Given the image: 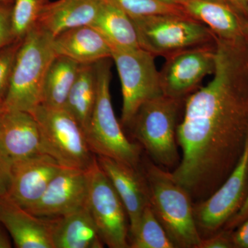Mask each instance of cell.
<instances>
[{
    "label": "cell",
    "instance_id": "44dd1931",
    "mask_svg": "<svg viewBox=\"0 0 248 248\" xmlns=\"http://www.w3.org/2000/svg\"><path fill=\"white\" fill-rule=\"evenodd\" d=\"M91 26L102 34L111 48H141L133 19L109 0H102L97 17Z\"/></svg>",
    "mask_w": 248,
    "mask_h": 248
},
{
    "label": "cell",
    "instance_id": "484cf974",
    "mask_svg": "<svg viewBox=\"0 0 248 248\" xmlns=\"http://www.w3.org/2000/svg\"><path fill=\"white\" fill-rule=\"evenodd\" d=\"M109 1L118 6L131 19L147 17V16H158V15L187 16L181 5L167 4L159 0H109Z\"/></svg>",
    "mask_w": 248,
    "mask_h": 248
},
{
    "label": "cell",
    "instance_id": "8fae6325",
    "mask_svg": "<svg viewBox=\"0 0 248 248\" xmlns=\"http://www.w3.org/2000/svg\"><path fill=\"white\" fill-rule=\"evenodd\" d=\"M216 42L184 49L165 57L159 71L160 85L164 95L186 99L200 88L205 77L215 68Z\"/></svg>",
    "mask_w": 248,
    "mask_h": 248
},
{
    "label": "cell",
    "instance_id": "8d00e7d4",
    "mask_svg": "<svg viewBox=\"0 0 248 248\" xmlns=\"http://www.w3.org/2000/svg\"><path fill=\"white\" fill-rule=\"evenodd\" d=\"M204 1H216V2L223 3V4H228L227 0H204ZM230 5V4H229Z\"/></svg>",
    "mask_w": 248,
    "mask_h": 248
},
{
    "label": "cell",
    "instance_id": "7a4b0ae2",
    "mask_svg": "<svg viewBox=\"0 0 248 248\" xmlns=\"http://www.w3.org/2000/svg\"><path fill=\"white\" fill-rule=\"evenodd\" d=\"M141 166L148 184L150 205L174 248H199L202 236L190 194L173 179L171 172L148 158L142 159Z\"/></svg>",
    "mask_w": 248,
    "mask_h": 248
},
{
    "label": "cell",
    "instance_id": "e0dca14e",
    "mask_svg": "<svg viewBox=\"0 0 248 248\" xmlns=\"http://www.w3.org/2000/svg\"><path fill=\"white\" fill-rule=\"evenodd\" d=\"M180 5L187 16L206 26L218 39L248 45L246 19L229 4L204 0H184Z\"/></svg>",
    "mask_w": 248,
    "mask_h": 248
},
{
    "label": "cell",
    "instance_id": "9c48e42d",
    "mask_svg": "<svg viewBox=\"0 0 248 248\" xmlns=\"http://www.w3.org/2000/svg\"><path fill=\"white\" fill-rule=\"evenodd\" d=\"M248 195V141L239 162L210 197L193 204L196 225L202 239L218 232L244 205Z\"/></svg>",
    "mask_w": 248,
    "mask_h": 248
},
{
    "label": "cell",
    "instance_id": "4fadbf2b",
    "mask_svg": "<svg viewBox=\"0 0 248 248\" xmlns=\"http://www.w3.org/2000/svg\"><path fill=\"white\" fill-rule=\"evenodd\" d=\"M97 159L126 210L130 236L138 229L142 213L150 204L148 184L141 165L133 167L103 156H97Z\"/></svg>",
    "mask_w": 248,
    "mask_h": 248
},
{
    "label": "cell",
    "instance_id": "d4e9b609",
    "mask_svg": "<svg viewBox=\"0 0 248 248\" xmlns=\"http://www.w3.org/2000/svg\"><path fill=\"white\" fill-rule=\"evenodd\" d=\"M52 0H14L13 31L16 40H22L37 25L41 14Z\"/></svg>",
    "mask_w": 248,
    "mask_h": 248
},
{
    "label": "cell",
    "instance_id": "5bb4252c",
    "mask_svg": "<svg viewBox=\"0 0 248 248\" xmlns=\"http://www.w3.org/2000/svg\"><path fill=\"white\" fill-rule=\"evenodd\" d=\"M62 168L56 160L45 153L14 163L8 197L28 210L38 202Z\"/></svg>",
    "mask_w": 248,
    "mask_h": 248
},
{
    "label": "cell",
    "instance_id": "52a82bcc",
    "mask_svg": "<svg viewBox=\"0 0 248 248\" xmlns=\"http://www.w3.org/2000/svg\"><path fill=\"white\" fill-rule=\"evenodd\" d=\"M132 19L140 46L155 56L166 57L216 40L206 26L188 16L158 15Z\"/></svg>",
    "mask_w": 248,
    "mask_h": 248
},
{
    "label": "cell",
    "instance_id": "2e32d148",
    "mask_svg": "<svg viewBox=\"0 0 248 248\" xmlns=\"http://www.w3.org/2000/svg\"><path fill=\"white\" fill-rule=\"evenodd\" d=\"M0 223L18 248H54L51 219L32 215L8 197L0 200Z\"/></svg>",
    "mask_w": 248,
    "mask_h": 248
},
{
    "label": "cell",
    "instance_id": "74e56055",
    "mask_svg": "<svg viewBox=\"0 0 248 248\" xmlns=\"http://www.w3.org/2000/svg\"><path fill=\"white\" fill-rule=\"evenodd\" d=\"M246 27H247V38H248V5L247 8V11H246Z\"/></svg>",
    "mask_w": 248,
    "mask_h": 248
},
{
    "label": "cell",
    "instance_id": "5b68a950",
    "mask_svg": "<svg viewBox=\"0 0 248 248\" xmlns=\"http://www.w3.org/2000/svg\"><path fill=\"white\" fill-rule=\"evenodd\" d=\"M184 100L164 94L153 98L140 107L127 126L150 159L165 169H174L180 161L177 122Z\"/></svg>",
    "mask_w": 248,
    "mask_h": 248
},
{
    "label": "cell",
    "instance_id": "e575fe53",
    "mask_svg": "<svg viewBox=\"0 0 248 248\" xmlns=\"http://www.w3.org/2000/svg\"><path fill=\"white\" fill-rule=\"evenodd\" d=\"M159 1H162V2L164 3H167V4L180 5L184 0H159Z\"/></svg>",
    "mask_w": 248,
    "mask_h": 248
},
{
    "label": "cell",
    "instance_id": "f546056e",
    "mask_svg": "<svg viewBox=\"0 0 248 248\" xmlns=\"http://www.w3.org/2000/svg\"><path fill=\"white\" fill-rule=\"evenodd\" d=\"M12 164L0 153V200L9 196L12 178Z\"/></svg>",
    "mask_w": 248,
    "mask_h": 248
},
{
    "label": "cell",
    "instance_id": "ac0fdd59",
    "mask_svg": "<svg viewBox=\"0 0 248 248\" xmlns=\"http://www.w3.org/2000/svg\"><path fill=\"white\" fill-rule=\"evenodd\" d=\"M57 55L79 63L91 64L112 58V48L102 34L91 25L70 29L53 37Z\"/></svg>",
    "mask_w": 248,
    "mask_h": 248
},
{
    "label": "cell",
    "instance_id": "d590c367",
    "mask_svg": "<svg viewBox=\"0 0 248 248\" xmlns=\"http://www.w3.org/2000/svg\"><path fill=\"white\" fill-rule=\"evenodd\" d=\"M4 107L2 104H0V122H1V118H2V116L4 113Z\"/></svg>",
    "mask_w": 248,
    "mask_h": 248
},
{
    "label": "cell",
    "instance_id": "d6986e66",
    "mask_svg": "<svg viewBox=\"0 0 248 248\" xmlns=\"http://www.w3.org/2000/svg\"><path fill=\"white\" fill-rule=\"evenodd\" d=\"M50 219L54 248H104L89 204L73 213Z\"/></svg>",
    "mask_w": 248,
    "mask_h": 248
},
{
    "label": "cell",
    "instance_id": "277c9868",
    "mask_svg": "<svg viewBox=\"0 0 248 248\" xmlns=\"http://www.w3.org/2000/svg\"><path fill=\"white\" fill-rule=\"evenodd\" d=\"M110 59L95 63L97 99L89 125L84 130L90 148L97 156H107L133 167L142 162V148L130 141L116 117L110 95Z\"/></svg>",
    "mask_w": 248,
    "mask_h": 248
},
{
    "label": "cell",
    "instance_id": "d6a6232c",
    "mask_svg": "<svg viewBox=\"0 0 248 248\" xmlns=\"http://www.w3.org/2000/svg\"><path fill=\"white\" fill-rule=\"evenodd\" d=\"M231 7L246 19L248 0H227Z\"/></svg>",
    "mask_w": 248,
    "mask_h": 248
},
{
    "label": "cell",
    "instance_id": "ffe728a7",
    "mask_svg": "<svg viewBox=\"0 0 248 248\" xmlns=\"http://www.w3.org/2000/svg\"><path fill=\"white\" fill-rule=\"evenodd\" d=\"M102 0H56L44 10L37 25L53 37L74 28L91 25L97 17Z\"/></svg>",
    "mask_w": 248,
    "mask_h": 248
},
{
    "label": "cell",
    "instance_id": "7402d4cb",
    "mask_svg": "<svg viewBox=\"0 0 248 248\" xmlns=\"http://www.w3.org/2000/svg\"><path fill=\"white\" fill-rule=\"evenodd\" d=\"M95 63L80 64L76 81L70 91L64 107L84 130L89 125L97 99Z\"/></svg>",
    "mask_w": 248,
    "mask_h": 248
},
{
    "label": "cell",
    "instance_id": "4dcf8cb0",
    "mask_svg": "<svg viewBox=\"0 0 248 248\" xmlns=\"http://www.w3.org/2000/svg\"><path fill=\"white\" fill-rule=\"evenodd\" d=\"M234 248H248V217L232 231Z\"/></svg>",
    "mask_w": 248,
    "mask_h": 248
},
{
    "label": "cell",
    "instance_id": "f35d334b",
    "mask_svg": "<svg viewBox=\"0 0 248 248\" xmlns=\"http://www.w3.org/2000/svg\"><path fill=\"white\" fill-rule=\"evenodd\" d=\"M1 2L9 3L14 4V0H0Z\"/></svg>",
    "mask_w": 248,
    "mask_h": 248
},
{
    "label": "cell",
    "instance_id": "30bf717a",
    "mask_svg": "<svg viewBox=\"0 0 248 248\" xmlns=\"http://www.w3.org/2000/svg\"><path fill=\"white\" fill-rule=\"evenodd\" d=\"M89 208L104 245L128 248L126 210L108 178L97 162L89 170Z\"/></svg>",
    "mask_w": 248,
    "mask_h": 248
},
{
    "label": "cell",
    "instance_id": "1f68e13d",
    "mask_svg": "<svg viewBox=\"0 0 248 248\" xmlns=\"http://www.w3.org/2000/svg\"><path fill=\"white\" fill-rule=\"evenodd\" d=\"M248 217V195L246 202L240 209L239 212L234 215L232 218L226 223V226L223 229L230 230V231H234L239 225L241 224L243 221Z\"/></svg>",
    "mask_w": 248,
    "mask_h": 248
},
{
    "label": "cell",
    "instance_id": "f1b7e54d",
    "mask_svg": "<svg viewBox=\"0 0 248 248\" xmlns=\"http://www.w3.org/2000/svg\"><path fill=\"white\" fill-rule=\"evenodd\" d=\"M232 231L222 229L212 236L202 239L199 248H234Z\"/></svg>",
    "mask_w": 248,
    "mask_h": 248
},
{
    "label": "cell",
    "instance_id": "7c38bea8",
    "mask_svg": "<svg viewBox=\"0 0 248 248\" xmlns=\"http://www.w3.org/2000/svg\"><path fill=\"white\" fill-rule=\"evenodd\" d=\"M89 170L62 168L38 202L28 212L42 218H56L88 205Z\"/></svg>",
    "mask_w": 248,
    "mask_h": 248
},
{
    "label": "cell",
    "instance_id": "9a60e30c",
    "mask_svg": "<svg viewBox=\"0 0 248 248\" xmlns=\"http://www.w3.org/2000/svg\"><path fill=\"white\" fill-rule=\"evenodd\" d=\"M0 153L11 164L42 153L40 129L32 114L5 110L0 122Z\"/></svg>",
    "mask_w": 248,
    "mask_h": 248
},
{
    "label": "cell",
    "instance_id": "ba28073f",
    "mask_svg": "<svg viewBox=\"0 0 248 248\" xmlns=\"http://www.w3.org/2000/svg\"><path fill=\"white\" fill-rule=\"evenodd\" d=\"M112 48L122 84V125L127 127L140 107L163 94L154 55L144 49Z\"/></svg>",
    "mask_w": 248,
    "mask_h": 248
},
{
    "label": "cell",
    "instance_id": "83f0119b",
    "mask_svg": "<svg viewBox=\"0 0 248 248\" xmlns=\"http://www.w3.org/2000/svg\"><path fill=\"white\" fill-rule=\"evenodd\" d=\"M13 4L0 1V49L16 40L13 31Z\"/></svg>",
    "mask_w": 248,
    "mask_h": 248
},
{
    "label": "cell",
    "instance_id": "8992f818",
    "mask_svg": "<svg viewBox=\"0 0 248 248\" xmlns=\"http://www.w3.org/2000/svg\"><path fill=\"white\" fill-rule=\"evenodd\" d=\"M40 129L42 153L62 167L88 171L97 156L90 148L82 127L65 108L41 104L31 112Z\"/></svg>",
    "mask_w": 248,
    "mask_h": 248
},
{
    "label": "cell",
    "instance_id": "836d02e7",
    "mask_svg": "<svg viewBox=\"0 0 248 248\" xmlns=\"http://www.w3.org/2000/svg\"><path fill=\"white\" fill-rule=\"evenodd\" d=\"M11 248V244L10 242L9 237L5 234L4 231L0 226V248Z\"/></svg>",
    "mask_w": 248,
    "mask_h": 248
},
{
    "label": "cell",
    "instance_id": "6da1fadb",
    "mask_svg": "<svg viewBox=\"0 0 248 248\" xmlns=\"http://www.w3.org/2000/svg\"><path fill=\"white\" fill-rule=\"evenodd\" d=\"M213 78L185 99L178 124L182 156L171 174L195 202L234 170L248 141V45L216 37Z\"/></svg>",
    "mask_w": 248,
    "mask_h": 248
},
{
    "label": "cell",
    "instance_id": "3957f363",
    "mask_svg": "<svg viewBox=\"0 0 248 248\" xmlns=\"http://www.w3.org/2000/svg\"><path fill=\"white\" fill-rule=\"evenodd\" d=\"M56 56L53 36L37 24L23 38L18 50L5 110L31 113L42 104L46 77Z\"/></svg>",
    "mask_w": 248,
    "mask_h": 248
},
{
    "label": "cell",
    "instance_id": "4316f807",
    "mask_svg": "<svg viewBox=\"0 0 248 248\" xmlns=\"http://www.w3.org/2000/svg\"><path fill=\"white\" fill-rule=\"evenodd\" d=\"M22 40H16L0 49V104L3 106L9 91L15 62Z\"/></svg>",
    "mask_w": 248,
    "mask_h": 248
},
{
    "label": "cell",
    "instance_id": "603a6c76",
    "mask_svg": "<svg viewBox=\"0 0 248 248\" xmlns=\"http://www.w3.org/2000/svg\"><path fill=\"white\" fill-rule=\"evenodd\" d=\"M79 66L66 57H55L46 77L42 104L54 108H64Z\"/></svg>",
    "mask_w": 248,
    "mask_h": 248
},
{
    "label": "cell",
    "instance_id": "cb8c5ba5",
    "mask_svg": "<svg viewBox=\"0 0 248 248\" xmlns=\"http://www.w3.org/2000/svg\"><path fill=\"white\" fill-rule=\"evenodd\" d=\"M128 243L131 248H174L150 204L142 213L138 229L129 236Z\"/></svg>",
    "mask_w": 248,
    "mask_h": 248
}]
</instances>
